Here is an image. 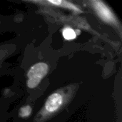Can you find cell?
<instances>
[{"mask_svg": "<svg viewBox=\"0 0 122 122\" xmlns=\"http://www.w3.org/2000/svg\"><path fill=\"white\" fill-rule=\"evenodd\" d=\"M49 69V65L45 62H39L31 66L27 72L26 85L28 88H36L48 74Z\"/></svg>", "mask_w": 122, "mask_h": 122, "instance_id": "2", "label": "cell"}, {"mask_svg": "<svg viewBox=\"0 0 122 122\" xmlns=\"http://www.w3.org/2000/svg\"><path fill=\"white\" fill-rule=\"evenodd\" d=\"M91 4L96 13L102 21L116 27L120 31L121 25L119 21L108 6L102 1H91Z\"/></svg>", "mask_w": 122, "mask_h": 122, "instance_id": "3", "label": "cell"}, {"mask_svg": "<svg viewBox=\"0 0 122 122\" xmlns=\"http://www.w3.org/2000/svg\"><path fill=\"white\" fill-rule=\"evenodd\" d=\"M44 2L46 4H51L54 5V6L66 8V9L73 10L74 11L81 12V10L76 6H75L74 4H73L72 3H71L69 1H46Z\"/></svg>", "mask_w": 122, "mask_h": 122, "instance_id": "4", "label": "cell"}, {"mask_svg": "<svg viewBox=\"0 0 122 122\" xmlns=\"http://www.w3.org/2000/svg\"><path fill=\"white\" fill-rule=\"evenodd\" d=\"M32 109L30 106H24L19 109V117L21 118H26L31 114Z\"/></svg>", "mask_w": 122, "mask_h": 122, "instance_id": "6", "label": "cell"}, {"mask_svg": "<svg viewBox=\"0 0 122 122\" xmlns=\"http://www.w3.org/2000/svg\"><path fill=\"white\" fill-rule=\"evenodd\" d=\"M74 89L72 86L64 87L52 93L46 100L43 107L34 118L36 122H44L59 112L73 96Z\"/></svg>", "mask_w": 122, "mask_h": 122, "instance_id": "1", "label": "cell"}, {"mask_svg": "<svg viewBox=\"0 0 122 122\" xmlns=\"http://www.w3.org/2000/svg\"><path fill=\"white\" fill-rule=\"evenodd\" d=\"M62 34H63L64 38L66 40H72L76 37V34L75 31L73 29L69 28V27L65 28L63 30Z\"/></svg>", "mask_w": 122, "mask_h": 122, "instance_id": "5", "label": "cell"}]
</instances>
